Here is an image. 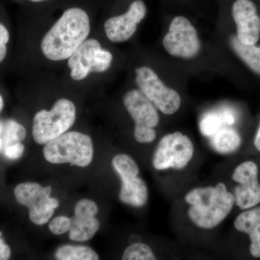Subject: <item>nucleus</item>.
Listing matches in <instances>:
<instances>
[{
    "label": "nucleus",
    "instance_id": "f257e3e1",
    "mask_svg": "<svg viewBox=\"0 0 260 260\" xmlns=\"http://www.w3.org/2000/svg\"><path fill=\"white\" fill-rule=\"evenodd\" d=\"M90 31V18L86 12L79 8H69L43 38V54L51 61L69 59L87 40Z\"/></svg>",
    "mask_w": 260,
    "mask_h": 260
},
{
    "label": "nucleus",
    "instance_id": "f03ea898",
    "mask_svg": "<svg viewBox=\"0 0 260 260\" xmlns=\"http://www.w3.org/2000/svg\"><path fill=\"white\" fill-rule=\"evenodd\" d=\"M189 205L188 216L197 227L213 229L222 223L235 204L234 194L223 183L215 186H203L191 189L185 196Z\"/></svg>",
    "mask_w": 260,
    "mask_h": 260
},
{
    "label": "nucleus",
    "instance_id": "7ed1b4c3",
    "mask_svg": "<svg viewBox=\"0 0 260 260\" xmlns=\"http://www.w3.org/2000/svg\"><path fill=\"white\" fill-rule=\"evenodd\" d=\"M43 153L51 164L86 167L93 160V141L88 135L69 132L46 144Z\"/></svg>",
    "mask_w": 260,
    "mask_h": 260
},
{
    "label": "nucleus",
    "instance_id": "20e7f679",
    "mask_svg": "<svg viewBox=\"0 0 260 260\" xmlns=\"http://www.w3.org/2000/svg\"><path fill=\"white\" fill-rule=\"evenodd\" d=\"M76 107L71 101L60 99L50 111L41 110L34 116L32 134L34 141L46 145L64 134L74 124Z\"/></svg>",
    "mask_w": 260,
    "mask_h": 260
},
{
    "label": "nucleus",
    "instance_id": "39448f33",
    "mask_svg": "<svg viewBox=\"0 0 260 260\" xmlns=\"http://www.w3.org/2000/svg\"><path fill=\"white\" fill-rule=\"evenodd\" d=\"M123 102L135 121V140L140 143L153 142L156 138L155 128L160 121L156 107L138 89L126 92Z\"/></svg>",
    "mask_w": 260,
    "mask_h": 260
},
{
    "label": "nucleus",
    "instance_id": "423d86ee",
    "mask_svg": "<svg viewBox=\"0 0 260 260\" xmlns=\"http://www.w3.org/2000/svg\"><path fill=\"white\" fill-rule=\"evenodd\" d=\"M52 187L42 186L36 182H24L15 188V200L29 209V218L38 225H44L50 220L59 205L56 198H51Z\"/></svg>",
    "mask_w": 260,
    "mask_h": 260
},
{
    "label": "nucleus",
    "instance_id": "0eeeda50",
    "mask_svg": "<svg viewBox=\"0 0 260 260\" xmlns=\"http://www.w3.org/2000/svg\"><path fill=\"white\" fill-rule=\"evenodd\" d=\"M113 56L110 51L103 49L95 39L85 41L68 59V67L72 79L80 81L91 73H104L112 64Z\"/></svg>",
    "mask_w": 260,
    "mask_h": 260
},
{
    "label": "nucleus",
    "instance_id": "6e6552de",
    "mask_svg": "<svg viewBox=\"0 0 260 260\" xmlns=\"http://www.w3.org/2000/svg\"><path fill=\"white\" fill-rule=\"evenodd\" d=\"M194 152V145L186 135L180 132L166 135L155 148L153 167L158 171L181 170L191 161Z\"/></svg>",
    "mask_w": 260,
    "mask_h": 260
},
{
    "label": "nucleus",
    "instance_id": "1a4fd4ad",
    "mask_svg": "<svg viewBox=\"0 0 260 260\" xmlns=\"http://www.w3.org/2000/svg\"><path fill=\"white\" fill-rule=\"evenodd\" d=\"M135 73L139 90L157 109L167 115H172L179 110L181 104L180 95L175 90L166 85L151 68L140 67L137 68Z\"/></svg>",
    "mask_w": 260,
    "mask_h": 260
},
{
    "label": "nucleus",
    "instance_id": "9d476101",
    "mask_svg": "<svg viewBox=\"0 0 260 260\" xmlns=\"http://www.w3.org/2000/svg\"><path fill=\"white\" fill-rule=\"evenodd\" d=\"M162 45L170 55L184 59L194 57L201 49L196 29L183 16L173 19L169 32L162 39Z\"/></svg>",
    "mask_w": 260,
    "mask_h": 260
},
{
    "label": "nucleus",
    "instance_id": "9b49d317",
    "mask_svg": "<svg viewBox=\"0 0 260 260\" xmlns=\"http://www.w3.org/2000/svg\"><path fill=\"white\" fill-rule=\"evenodd\" d=\"M239 185L234 189L235 204L242 210L254 208L260 203V184L258 167L255 162L248 160L239 164L232 175Z\"/></svg>",
    "mask_w": 260,
    "mask_h": 260
},
{
    "label": "nucleus",
    "instance_id": "f8f14e48",
    "mask_svg": "<svg viewBox=\"0 0 260 260\" xmlns=\"http://www.w3.org/2000/svg\"><path fill=\"white\" fill-rule=\"evenodd\" d=\"M147 9L144 2L135 0L124 14L108 19L104 23V30L109 41L122 43L134 36L138 25L145 18Z\"/></svg>",
    "mask_w": 260,
    "mask_h": 260
},
{
    "label": "nucleus",
    "instance_id": "ddd939ff",
    "mask_svg": "<svg viewBox=\"0 0 260 260\" xmlns=\"http://www.w3.org/2000/svg\"><path fill=\"white\" fill-rule=\"evenodd\" d=\"M238 40L245 45H255L260 39V16L251 0H237L232 7Z\"/></svg>",
    "mask_w": 260,
    "mask_h": 260
},
{
    "label": "nucleus",
    "instance_id": "4468645a",
    "mask_svg": "<svg viewBox=\"0 0 260 260\" xmlns=\"http://www.w3.org/2000/svg\"><path fill=\"white\" fill-rule=\"evenodd\" d=\"M99 208L95 202L89 199L78 201L75 206V215L70 218V239L74 242L90 240L100 228L95 218Z\"/></svg>",
    "mask_w": 260,
    "mask_h": 260
},
{
    "label": "nucleus",
    "instance_id": "2eb2a0df",
    "mask_svg": "<svg viewBox=\"0 0 260 260\" xmlns=\"http://www.w3.org/2000/svg\"><path fill=\"white\" fill-rule=\"evenodd\" d=\"M140 172L121 174L119 198L121 203L135 208H141L148 202V188L146 183L138 177Z\"/></svg>",
    "mask_w": 260,
    "mask_h": 260
},
{
    "label": "nucleus",
    "instance_id": "dca6fc26",
    "mask_svg": "<svg viewBox=\"0 0 260 260\" xmlns=\"http://www.w3.org/2000/svg\"><path fill=\"white\" fill-rule=\"evenodd\" d=\"M234 227L238 232L249 236L251 255L260 258V207L245 210L239 214L234 220Z\"/></svg>",
    "mask_w": 260,
    "mask_h": 260
},
{
    "label": "nucleus",
    "instance_id": "f3484780",
    "mask_svg": "<svg viewBox=\"0 0 260 260\" xmlns=\"http://www.w3.org/2000/svg\"><path fill=\"white\" fill-rule=\"evenodd\" d=\"M210 138V145L215 151L220 154L234 153L242 144L240 135L230 127L223 126Z\"/></svg>",
    "mask_w": 260,
    "mask_h": 260
},
{
    "label": "nucleus",
    "instance_id": "a211bd4d",
    "mask_svg": "<svg viewBox=\"0 0 260 260\" xmlns=\"http://www.w3.org/2000/svg\"><path fill=\"white\" fill-rule=\"evenodd\" d=\"M233 50L252 71L260 75V47L245 45L233 37L230 40Z\"/></svg>",
    "mask_w": 260,
    "mask_h": 260
},
{
    "label": "nucleus",
    "instance_id": "6ab92c4d",
    "mask_svg": "<svg viewBox=\"0 0 260 260\" xmlns=\"http://www.w3.org/2000/svg\"><path fill=\"white\" fill-rule=\"evenodd\" d=\"M56 260H99L96 252L86 246L62 245L54 254Z\"/></svg>",
    "mask_w": 260,
    "mask_h": 260
},
{
    "label": "nucleus",
    "instance_id": "aec40b11",
    "mask_svg": "<svg viewBox=\"0 0 260 260\" xmlns=\"http://www.w3.org/2000/svg\"><path fill=\"white\" fill-rule=\"evenodd\" d=\"M26 134V129L20 123L14 120H8L3 126L0 136L3 141V150L10 145L22 143Z\"/></svg>",
    "mask_w": 260,
    "mask_h": 260
},
{
    "label": "nucleus",
    "instance_id": "412c9836",
    "mask_svg": "<svg viewBox=\"0 0 260 260\" xmlns=\"http://www.w3.org/2000/svg\"><path fill=\"white\" fill-rule=\"evenodd\" d=\"M121 260H158L151 248L144 243L130 244L126 248Z\"/></svg>",
    "mask_w": 260,
    "mask_h": 260
},
{
    "label": "nucleus",
    "instance_id": "4be33fe9",
    "mask_svg": "<svg viewBox=\"0 0 260 260\" xmlns=\"http://www.w3.org/2000/svg\"><path fill=\"white\" fill-rule=\"evenodd\" d=\"M224 124H226L224 114L219 115L215 113H208L202 118L200 128L202 134L205 136L211 137L219 129L223 128Z\"/></svg>",
    "mask_w": 260,
    "mask_h": 260
},
{
    "label": "nucleus",
    "instance_id": "5701e85b",
    "mask_svg": "<svg viewBox=\"0 0 260 260\" xmlns=\"http://www.w3.org/2000/svg\"><path fill=\"white\" fill-rule=\"evenodd\" d=\"M70 218L64 215L56 217L49 223V231L54 235H61L70 230Z\"/></svg>",
    "mask_w": 260,
    "mask_h": 260
},
{
    "label": "nucleus",
    "instance_id": "b1692460",
    "mask_svg": "<svg viewBox=\"0 0 260 260\" xmlns=\"http://www.w3.org/2000/svg\"><path fill=\"white\" fill-rule=\"evenodd\" d=\"M24 150H25V147L22 143H20L6 147L3 150L6 158L10 160H16L23 155Z\"/></svg>",
    "mask_w": 260,
    "mask_h": 260
},
{
    "label": "nucleus",
    "instance_id": "393cba45",
    "mask_svg": "<svg viewBox=\"0 0 260 260\" xmlns=\"http://www.w3.org/2000/svg\"><path fill=\"white\" fill-rule=\"evenodd\" d=\"M9 37L3 29L0 28V62L4 60L7 54V43L9 42Z\"/></svg>",
    "mask_w": 260,
    "mask_h": 260
},
{
    "label": "nucleus",
    "instance_id": "a878e982",
    "mask_svg": "<svg viewBox=\"0 0 260 260\" xmlns=\"http://www.w3.org/2000/svg\"><path fill=\"white\" fill-rule=\"evenodd\" d=\"M11 256V249L3 238L0 237V260H9Z\"/></svg>",
    "mask_w": 260,
    "mask_h": 260
},
{
    "label": "nucleus",
    "instance_id": "bb28decb",
    "mask_svg": "<svg viewBox=\"0 0 260 260\" xmlns=\"http://www.w3.org/2000/svg\"><path fill=\"white\" fill-rule=\"evenodd\" d=\"M254 146L255 148L257 149V150H259L260 152V124L259 126V129L257 130V133H256L255 138H254Z\"/></svg>",
    "mask_w": 260,
    "mask_h": 260
},
{
    "label": "nucleus",
    "instance_id": "cd10ccee",
    "mask_svg": "<svg viewBox=\"0 0 260 260\" xmlns=\"http://www.w3.org/2000/svg\"><path fill=\"white\" fill-rule=\"evenodd\" d=\"M3 107H4V101H3L2 95H0V112H1L2 109H3Z\"/></svg>",
    "mask_w": 260,
    "mask_h": 260
},
{
    "label": "nucleus",
    "instance_id": "c85d7f7f",
    "mask_svg": "<svg viewBox=\"0 0 260 260\" xmlns=\"http://www.w3.org/2000/svg\"><path fill=\"white\" fill-rule=\"evenodd\" d=\"M3 126H4V124H3V122L0 121V135H1L2 132H3Z\"/></svg>",
    "mask_w": 260,
    "mask_h": 260
},
{
    "label": "nucleus",
    "instance_id": "c756f323",
    "mask_svg": "<svg viewBox=\"0 0 260 260\" xmlns=\"http://www.w3.org/2000/svg\"><path fill=\"white\" fill-rule=\"evenodd\" d=\"M3 150V141H2L1 138H0V151Z\"/></svg>",
    "mask_w": 260,
    "mask_h": 260
},
{
    "label": "nucleus",
    "instance_id": "7c9ffc66",
    "mask_svg": "<svg viewBox=\"0 0 260 260\" xmlns=\"http://www.w3.org/2000/svg\"><path fill=\"white\" fill-rule=\"evenodd\" d=\"M30 1L34 2V3H40V2L46 1V0H30Z\"/></svg>",
    "mask_w": 260,
    "mask_h": 260
}]
</instances>
